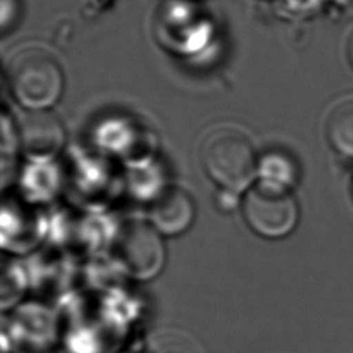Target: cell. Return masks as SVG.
Here are the masks:
<instances>
[{
  "label": "cell",
  "mask_w": 353,
  "mask_h": 353,
  "mask_svg": "<svg viewBox=\"0 0 353 353\" xmlns=\"http://www.w3.org/2000/svg\"><path fill=\"white\" fill-rule=\"evenodd\" d=\"M7 79L11 95L25 110L51 109L65 88V74L58 58L40 44H25L10 55Z\"/></svg>",
  "instance_id": "obj_1"
},
{
  "label": "cell",
  "mask_w": 353,
  "mask_h": 353,
  "mask_svg": "<svg viewBox=\"0 0 353 353\" xmlns=\"http://www.w3.org/2000/svg\"><path fill=\"white\" fill-rule=\"evenodd\" d=\"M200 163L208 178L229 193L245 192L259 171L250 137L233 125H219L203 138Z\"/></svg>",
  "instance_id": "obj_2"
},
{
  "label": "cell",
  "mask_w": 353,
  "mask_h": 353,
  "mask_svg": "<svg viewBox=\"0 0 353 353\" xmlns=\"http://www.w3.org/2000/svg\"><path fill=\"white\" fill-rule=\"evenodd\" d=\"M243 215L256 234L280 239L295 228L298 205L288 188L261 179L245 190Z\"/></svg>",
  "instance_id": "obj_3"
},
{
  "label": "cell",
  "mask_w": 353,
  "mask_h": 353,
  "mask_svg": "<svg viewBox=\"0 0 353 353\" xmlns=\"http://www.w3.org/2000/svg\"><path fill=\"white\" fill-rule=\"evenodd\" d=\"M22 153L34 161L55 157L65 145L66 130L51 110H26L17 124Z\"/></svg>",
  "instance_id": "obj_4"
},
{
  "label": "cell",
  "mask_w": 353,
  "mask_h": 353,
  "mask_svg": "<svg viewBox=\"0 0 353 353\" xmlns=\"http://www.w3.org/2000/svg\"><path fill=\"white\" fill-rule=\"evenodd\" d=\"M153 225L132 223L120 237V258L131 274L150 277L163 263V247Z\"/></svg>",
  "instance_id": "obj_5"
},
{
  "label": "cell",
  "mask_w": 353,
  "mask_h": 353,
  "mask_svg": "<svg viewBox=\"0 0 353 353\" xmlns=\"http://www.w3.org/2000/svg\"><path fill=\"white\" fill-rule=\"evenodd\" d=\"M194 204L189 193L179 188L161 190L150 207V222L159 233L175 236L193 222Z\"/></svg>",
  "instance_id": "obj_6"
},
{
  "label": "cell",
  "mask_w": 353,
  "mask_h": 353,
  "mask_svg": "<svg viewBox=\"0 0 353 353\" xmlns=\"http://www.w3.org/2000/svg\"><path fill=\"white\" fill-rule=\"evenodd\" d=\"M324 132L332 150L342 157L353 159V95L332 103L327 112Z\"/></svg>",
  "instance_id": "obj_7"
},
{
  "label": "cell",
  "mask_w": 353,
  "mask_h": 353,
  "mask_svg": "<svg viewBox=\"0 0 353 353\" xmlns=\"http://www.w3.org/2000/svg\"><path fill=\"white\" fill-rule=\"evenodd\" d=\"M259 171L263 175V179L284 188H291L295 182L296 170L294 163L284 154H269L266 159L259 163Z\"/></svg>",
  "instance_id": "obj_8"
},
{
  "label": "cell",
  "mask_w": 353,
  "mask_h": 353,
  "mask_svg": "<svg viewBox=\"0 0 353 353\" xmlns=\"http://www.w3.org/2000/svg\"><path fill=\"white\" fill-rule=\"evenodd\" d=\"M327 0H283V7L292 15L310 17L317 14Z\"/></svg>",
  "instance_id": "obj_9"
},
{
  "label": "cell",
  "mask_w": 353,
  "mask_h": 353,
  "mask_svg": "<svg viewBox=\"0 0 353 353\" xmlns=\"http://www.w3.org/2000/svg\"><path fill=\"white\" fill-rule=\"evenodd\" d=\"M19 17V3L18 0H1V33H7Z\"/></svg>",
  "instance_id": "obj_10"
},
{
  "label": "cell",
  "mask_w": 353,
  "mask_h": 353,
  "mask_svg": "<svg viewBox=\"0 0 353 353\" xmlns=\"http://www.w3.org/2000/svg\"><path fill=\"white\" fill-rule=\"evenodd\" d=\"M346 55H347V59L353 68V29L347 37V43H346Z\"/></svg>",
  "instance_id": "obj_11"
},
{
  "label": "cell",
  "mask_w": 353,
  "mask_h": 353,
  "mask_svg": "<svg viewBox=\"0 0 353 353\" xmlns=\"http://www.w3.org/2000/svg\"><path fill=\"white\" fill-rule=\"evenodd\" d=\"M185 1H200V0H185Z\"/></svg>",
  "instance_id": "obj_12"
}]
</instances>
